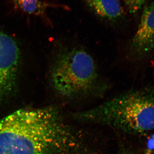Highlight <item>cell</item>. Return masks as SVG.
I'll return each instance as SVG.
<instances>
[{
	"label": "cell",
	"mask_w": 154,
	"mask_h": 154,
	"mask_svg": "<svg viewBox=\"0 0 154 154\" xmlns=\"http://www.w3.org/2000/svg\"><path fill=\"white\" fill-rule=\"evenodd\" d=\"M86 147L57 106L22 108L0 119V154H84Z\"/></svg>",
	"instance_id": "1"
},
{
	"label": "cell",
	"mask_w": 154,
	"mask_h": 154,
	"mask_svg": "<svg viewBox=\"0 0 154 154\" xmlns=\"http://www.w3.org/2000/svg\"><path fill=\"white\" fill-rule=\"evenodd\" d=\"M50 79L56 93L66 99L99 97L109 89L95 60L85 49L64 46L54 59Z\"/></svg>",
	"instance_id": "2"
},
{
	"label": "cell",
	"mask_w": 154,
	"mask_h": 154,
	"mask_svg": "<svg viewBox=\"0 0 154 154\" xmlns=\"http://www.w3.org/2000/svg\"><path fill=\"white\" fill-rule=\"evenodd\" d=\"M72 116L80 122L105 125L119 132L143 134L154 129V94L129 91Z\"/></svg>",
	"instance_id": "3"
},
{
	"label": "cell",
	"mask_w": 154,
	"mask_h": 154,
	"mask_svg": "<svg viewBox=\"0 0 154 154\" xmlns=\"http://www.w3.org/2000/svg\"><path fill=\"white\" fill-rule=\"evenodd\" d=\"M20 61L17 42L0 28V105L16 91Z\"/></svg>",
	"instance_id": "4"
},
{
	"label": "cell",
	"mask_w": 154,
	"mask_h": 154,
	"mask_svg": "<svg viewBox=\"0 0 154 154\" xmlns=\"http://www.w3.org/2000/svg\"><path fill=\"white\" fill-rule=\"evenodd\" d=\"M154 48V2L145 8L139 25L129 45L130 55L140 58Z\"/></svg>",
	"instance_id": "5"
},
{
	"label": "cell",
	"mask_w": 154,
	"mask_h": 154,
	"mask_svg": "<svg viewBox=\"0 0 154 154\" xmlns=\"http://www.w3.org/2000/svg\"><path fill=\"white\" fill-rule=\"evenodd\" d=\"M97 16L111 22L119 21L123 10L119 0H82Z\"/></svg>",
	"instance_id": "6"
},
{
	"label": "cell",
	"mask_w": 154,
	"mask_h": 154,
	"mask_svg": "<svg viewBox=\"0 0 154 154\" xmlns=\"http://www.w3.org/2000/svg\"><path fill=\"white\" fill-rule=\"evenodd\" d=\"M14 7L25 14L43 17L47 9L51 8H62L68 10V7L61 5L46 2L41 0H11Z\"/></svg>",
	"instance_id": "7"
},
{
	"label": "cell",
	"mask_w": 154,
	"mask_h": 154,
	"mask_svg": "<svg viewBox=\"0 0 154 154\" xmlns=\"http://www.w3.org/2000/svg\"><path fill=\"white\" fill-rule=\"evenodd\" d=\"M131 13L138 12L142 7L145 0H123Z\"/></svg>",
	"instance_id": "8"
},
{
	"label": "cell",
	"mask_w": 154,
	"mask_h": 154,
	"mask_svg": "<svg viewBox=\"0 0 154 154\" xmlns=\"http://www.w3.org/2000/svg\"><path fill=\"white\" fill-rule=\"evenodd\" d=\"M144 154H154V135L148 141Z\"/></svg>",
	"instance_id": "9"
},
{
	"label": "cell",
	"mask_w": 154,
	"mask_h": 154,
	"mask_svg": "<svg viewBox=\"0 0 154 154\" xmlns=\"http://www.w3.org/2000/svg\"><path fill=\"white\" fill-rule=\"evenodd\" d=\"M119 154H132L130 151L126 149H122L120 151Z\"/></svg>",
	"instance_id": "10"
}]
</instances>
